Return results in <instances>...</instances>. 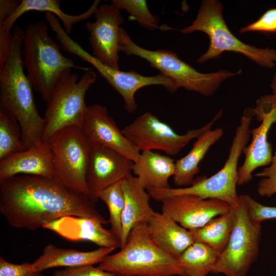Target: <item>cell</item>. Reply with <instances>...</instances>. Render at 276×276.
<instances>
[{
	"instance_id": "13",
	"label": "cell",
	"mask_w": 276,
	"mask_h": 276,
	"mask_svg": "<svg viewBox=\"0 0 276 276\" xmlns=\"http://www.w3.org/2000/svg\"><path fill=\"white\" fill-rule=\"evenodd\" d=\"M254 116L261 122L250 130L251 140L243 149L245 159L238 168V185L249 182L257 168L269 165L272 158L271 144L267 140L271 126L276 123V95H266L257 100L253 108Z\"/></svg>"
},
{
	"instance_id": "7",
	"label": "cell",
	"mask_w": 276,
	"mask_h": 276,
	"mask_svg": "<svg viewBox=\"0 0 276 276\" xmlns=\"http://www.w3.org/2000/svg\"><path fill=\"white\" fill-rule=\"evenodd\" d=\"M222 9V4L218 1H203L192 24L179 30L183 34L201 31L209 37V49L198 58L197 63L201 64L219 58L223 52L228 51L241 53L264 67H274L276 50L258 48L240 40L228 28L223 17Z\"/></svg>"
},
{
	"instance_id": "27",
	"label": "cell",
	"mask_w": 276,
	"mask_h": 276,
	"mask_svg": "<svg viewBox=\"0 0 276 276\" xmlns=\"http://www.w3.org/2000/svg\"><path fill=\"white\" fill-rule=\"evenodd\" d=\"M219 256L208 246L194 242L176 260L185 276H207L212 273Z\"/></svg>"
},
{
	"instance_id": "16",
	"label": "cell",
	"mask_w": 276,
	"mask_h": 276,
	"mask_svg": "<svg viewBox=\"0 0 276 276\" xmlns=\"http://www.w3.org/2000/svg\"><path fill=\"white\" fill-rule=\"evenodd\" d=\"M134 162L107 148H92L86 174L88 196L94 202L106 189L132 174Z\"/></svg>"
},
{
	"instance_id": "4",
	"label": "cell",
	"mask_w": 276,
	"mask_h": 276,
	"mask_svg": "<svg viewBox=\"0 0 276 276\" xmlns=\"http://www.w3.org/2000/svg\"><path fill=\"white\" fill-rule=\"evenodd\" d=\"M98 267L116 276H185L176 259L152 241L147 224L135 226L125 245L107 256Z\"/></svg>"
},
{
	"instance_id": "5",
	"label": "cell",
	"mask_w": 276,
	"mask_h": 276,
	"mask_svg": "<svg viewBox=\"0 0 276 276\" xmlns=\"http://www.w3.org/2000/svg\"><path fill=\"white\" fill-rule=\"evenodd\" d=\"M254 116L253 108H246L237 127L228 157L223 167L209 177L194 179L190 186L157 189L155 197L162 201L179 195H193L204 199L222 201L231 207L239 203L240 195L237 192L238 181V164L239 158L247 146L250 136V124Z\"/></svg>"
},
{
	"instance_id": "34",
	"label": "cell",
	"mask_w": 276,
	"mask_h": 276,
	"mask_svg": "<svg viewBox=\"0 0 276 276\" xmlns=\"http://www.w3.org/2000/svg\"><path fill=\"white\" fill-rule=\"evenodd\" d=\"M0 276H42L37 271L32 263L25 262L20 264L8 262L0 257Z\"/></svg>"
},
{
	"instance_id": "35",
	"label": "cell",
	"mask_w": 276,
	"mask_h": 276,
	"mask_svg": "<svg viewBox=\"0 0 276 276\" xmlns=\"http://www.w3.org/2000/svg\"><path fill=\"white\" fill-rule=\"evenodd\" d=\"M52 276H116L98 267L86 265L77 267L65 268L55 271Z\"/></svg>"
},
{
	"instance_id": "12",
	"label": "cell",
	"mask_w": 276,
	"mask_h": 276,
	"mask_svg": "<svg viewBox=\"0 0 276 276\" xmlns=\"http://www.w3.org/2000/svg\"><path fill=\"white\" fill-rule=\"evenodd\" d=\"M64 51L78 56L91 64L122 97L125 109L130 113L137 107L135 95L137 90L148 86L160 85L169 92L174 93L178 89L171 79L160 74L154 76H144L135 71H122L110 67L98 60L84 50L73 39H69L64 45Z\"/></svg>"
},
{
	"instance_id": "18",
	"label": "cell",
	"mask_w": 276,
	"mask_h": 276,
	"mask_svg": "<svg viewBox=\"0 0 276 276\" xmlns=\"http://www.w3.org/2000/svg\"><path fill=\"white\" fill-rule=\"evenodd\" d=\"M100 220L91 217L75 216H64L48 222L42 227L55 232L67 240L87 241L100 247H121L119 238L111 229L103 226Z\"/></svg>"
},
{
	"instance_id": "29",
	"label": "cell",
	"mask_w": 276,
	"mask_h": 276,
	"mask_svg": "<svg viewBox=\"0 0 276 276\" xmlns=\"http://www.w3.org/2000/svg\"><path fill=\"white\" fill-rule=\"evenodd\" d=\"M99 199L107 206L109 213V223L111 230L119 238L122 234V217L124 207L125 198L121 182H117L104 190Z\"/></svg>"
},
{
	"instance_id": "17",
	"label": "cell",
	"mask_w": 276,
	"mask_h": 276,
	"mask_svg": "<svg viewBox=\"0 0 276 276\" xmlns=\"http://www.w3.org/2000/svg\"><path fill=\"white\" fill-rule=\"evenodd\" d=\"M161 202L162 213L188 230L203 226L213 218L227 213L232 208L219 200L193 195L173 196Z\"/></svg>"
},
{
	"instance_id": "30",
	"label": "cell",
	"mask_w": 276,
	"mask_h": 276,
	"mask_svg": "<svg viewBox=\"0 0 276 276\" xmlns=\"http://www.w3.org/2000/svg\"><path fill=\"white\" fill-rule=\"evenodd\" d=\"M110 4L120 10H125L132 20L144 27L149 30L159 28L158 18L150 12L146 1L112 0Z\"/></svg>"
},
{
	"instance_id": "14",
	"label": "cell",
	"mask_w": 276,
	"mask_h": 276,
	"mask_svg": "<svg viewBox=\"0 0 276 276\" xmlns=\"http://www.w3.org/2000/svg\"><path fill=\"white\" fill-rule=\"evenodd\" d=\"M94 16L95 20L85 26L89 33L93 55L102 63L119 70V32L124 21L121 10L111 4L100 5Z\"/></svg>"
},
{
	"instance_id": "2",
	"label": "cell",
	"mask_w": 276,
	"mask_h": 276,
	"mask_svg": "<svg viewBox=\"0 0 276 276\" xmlns=\"http://www.w3.org/2000/svg\"><path fill=\"white\" fill-rule=\"evenodd\" d=\"M24 33L20 26L15 27L10 52L0 68V111L18 122L27 149L42 141L44 121L37 110L32 85L24 71Z\"/></svg>"
},
{
	"instance_id": "8",
	"label": "cell",
	"mask_w": 276,
	"mask_h": 276,
	"mask_svg": "<svg viewBox=\"0 0 276 276\" xmlns=\"http://www.w3.org/2000/svg\"><path fill=\"white\" fill-rule=\"evenodd\" d=\"M78 80L74 73L62 77L52 90L47 101L43 118L42 141L48 140L57 131L67 127H81L87 106L85 95L97 80L91 68Z\"/></svg>"
},
{
	"instance_id": "1",
	"label": "cell",
	"mask_w": 276,
	"mask_h": 276,
	"mask_svg": "<svg viewBox=\"0 0 276 276\" xmlns=\"http://www.w3.org/2000/svg\"><path fill=\"white\" fill-rule=\"evenodd\" d=\"M0 212L10 225L31 231L68 216L109 223L87 195L54 178L35 175H18L0 181Z\"/></svg>"
},
{
	"instance_id": "31",
	"label": "cell",
	"mask_w": 276,
	"mask_h": 276,
	"mask_svg": "<svg viewBox=\"0 0 276 276\" xmlns=\"http://www.w3.org/2000/svg\"><path fill=\"white\" fill-rule=\"evenodd\" d=\"M255 175L262 177L257 190L259 196L270 197L276 193V148L269 166Z\"/></svg>"
},
{
	"instance_id": "9",
	"label": "cell",
	"mask_w": 276,
	"mask_h": 276,
	"mask_svg": "<svg viewBox=\"0 0 276 276\" xmlns=\"http://www.w3.org/2000/svg\"><path fill=\"white\" fill-rule=\"evenodd\" d=\"M235 221L228 242L219 256L212 273L226 276H246L257 260L261 236V224L250 218L244 195L234 207Z\"/></svg>"
},
{
	"instance_id": "24",
	"label": "cell",
	"mask_w": 276,
	"mask_h": 276,
	"mask_svg": "<svg viewBox=\"0 0 276 276\" xmlns=\"http://www.w3.org/2000/svg\"><path fill=\"white\" fill-rule=\"evenodd\" d=\"M223 135L221 128L208 129L201 134L193 145L190 151L183 157L175 161L173 182L179 188L189 186L200 171V163L210 148Z\"/></svg>"
},
{
	"instance_id": "33",
	"label": "cell",
	"mask_w": 276,
	"mask_h": 276,
	"mask_svg": "<svg viewBox=\"0 0 276 276\" xmlns=\"http://www.w3.org/2000/svg\"><path fill=\"white\" fill-rule=\"evenodd\" d=\"M276 33V8L267 10L258 20L242 28L239 32Z\"/></svg>"
},
{
	"instance_id": "19",
	"label": "cell",
	"mask_w": 276,
	"mask_h": 276,
	"mask_svg": "<svg viewBox=\"0 0 276 276\" xmlns=\"http://www.w3.org/2000/svg\"><path fill=\"white\" fill-rule=\"evenodd\" d=\"M21 174L54 179L53 154L47 141L0 160V181Z\"/></svg>"
},
{
	"instance_id": "28",
	"label": "cell",
	"mask_w": 276,
	"mask_h": 276,
	"mask_svg": "<svg viewBox=\"0 0 276 276\" xmlns=\"http://www.w3.org/2000/svg\"><path fill=\"white\" fill-rule=\"evenodd\" d=\"M26 149L18 122L0 111V160Z\"/></svg>"
},
{
	"instance_id": "3",
	"label": "cell",
	"mask_w": 276,
	"mask_h": 276,
	"mask_svg": "<svg viewBox=\"0 0 276 276\" xmlns=\"http://www.w3.org/2000/svg\"><path fill=\"white\" fill-rule=\"evenodd\" d=\"M42 21L29 24L25 31L22 58L26 75L33 89L47 102L59 80L71 73L72 68L86 71L88 67L78 66L73 60L64 56L61 45L50 36V28Z\"/></svg>"
},
{
	"instance_id": "20",
	"label": "cell",
	"mask_w": 276,
	"mask_h": 276,
	"mask_svg": "<svg viewBox=\"0 0 276 276\" xmlns=\"http://www.w3.org/2000/svg\"><path fill=\"white\" fill-rule=\"evenodd\" d=\"M125 203L122 217L120 248L127 241L132 229L137 225L147 224L155 211L150 204L147 190L132 174L121 181Z\"/></svg>"
},
{
	"instance_id": "36",
	"label": "cell",
	"mask_w": 276,
	"mask_h": 276,
	"mask_svg": "<svg viewBox=\"0 0 276 276\" xmlns=\"http://www.w3.org/2000/svg\"><path fill=\"white\" fill-rule=\"evenodd\" d=\"M21 1L1 0L0 21H5L16 10Z\"/></svg>"
},
{
	"instance_id": "22",
	"label": "cell",
	"mask_w": 276,
	"mask_h": 276,
	"mask_svg": "<svg viewBox=\"0 0 276 276\" xmlns=\"http://www.w3.org/2000/svg\"><path fill=\"white\" fill-rule=\"evenodd\" d=\"M116 249L100 247L97 249L82 251L76 249L59 248L48 244L42 254L32 263L34 268L41 272L49 268L66 267H77L100 263Z\"/></svg>"
},
{
	"instance_id": "6",
	"label": "cell",
	"mask_w": 276,
	"mask_h": 276,
	"mask_svg": "<svg viewBox=\"0 0 276 276\" xmlns=\"http://www.w3.org/2000/svg\"><path fill=\"white\" fill-rule=\"evenodd\" d=\"M119 50L127 56H136L147 61L160 74L173 80L178 88L185 89L210 96L228 78L239 75L236 72L221 70L210 73H202L180 59L172 51L150 50L136 44L126 31L121 27L119 32Z\"/></svg>"
},
{
	"instance_id": "23",
	"label": "cell",
	"mask_w": 276,
	"mask_h": 276,
	"mask_svg": "<svg viewBox=\"0 0 276 276\" xmlns=\"http://www.w3.org/2000/svg\"><path fill=\"white\" fill-rule=\"evenodd\" d=\"M175 171V161L171 157L151 150L140 153L132 172L147 190L170 187L169 178Z\"/></svg>"
},
{
	"instance_id": "37",
	"label": "cell",
	"mask_w": 276,
	"mask_h": 276,
	"mask_svg": "<svg viewBox=\"0 0 276 276\" xmlns=\"http://www.w3.org/2000/svg\"><path fill=\"white\" fill-rule=\"evenodd\" d=\"M270 86L272 90L273 94L276 95V72L273 76Z\"/></svg>"
},
{
	"instance_id": "25",
	"label": "cell",
	"mask_w": 276,
	"mask_h": 276,
	"mask_svg": "<svg viewBox=\"0 0 276 276\" xmlns=\"http://www.w3.org/2000/svg\"><path fill=\"white\" fill-rule=\"evenodd\" d=\"M61 1L59 0H22L14 12L5 21H0V28L10 32L15 21L25 13L36 11L45 12L55 15L63 23L64 29L70 34L73 26L90 18L100 5V1L96 0L90 8L78 15H70L60 8Z\"/></svg>"
},
{
	"instance_id": "15",
	"label": "cell",
	"mask_w": 276,
	"mask_h": 276,
	"mask_svg": "<svg viewBox=\"0 0 276 276\" xmlns=\"http://www.w3.org/2000/svg\"><path fill=\"white\" fill-rule=\"evenodd\" d=\"M81 129L92 148L112 149L136 162L140 155L108 113L106 106H87Z\"/></svg>"
},
{
	"instance_id": "10",
	"label": "cell",
	"mask_w": 276,
	"mask_h": 276,
	"mask_svg": "<svg viewBox=\"0 0 276 276\" xmlns=\"http://www.w3.org/2000/svg\"><path fill=\"white\" fill-rule=\"evenodd\" d=\"M47 142L53 154L54 179L88 196L86 174L91 147L81 128H64Z\"/></svg>"
},
{
	"instance_id": "21",
	"label": "cell",
	"mask_w": 276,
	"mask_h": 276,
	"mask_svg": "<svg viewBox=\"0 0 276 276\" xmlns=\"http://www.w3.org/2000/svg\"><path fill=\"white\" fill-rule=\"evenodd\" d=\"M147 226L154 243L176 259L194 242L189 230L163 213L154 212Z\"/></svg>"
},
{
	"instance_id": "11",
	"label": "cell",
	"mask_w": 276,
	"mask_h": 276,
	"mask_svg": "<svg viewBox=\"0 0 276 276\" xmlns=\"http://www.w3.org/2000/svg\"><path fill=\"white\" fill-rule=\"evenodd\" d=\"M222 114L220 110L203 126L188 130L183 134L176 132L168 124L150 112L141 114L122 129L124 135L140 152L158 150L170 155H175L191 141L197 139Z\"/></svg>"
},
{
	"instance_id": "26",
	"label": "cell",
	"mask_w": 276,
	"mask_h": 276,
	"mask_svg": "<svg viewBox=\"0 0 276 276\" xmlns=\"http://www.w3.org/2000/svg\"><path fill=\"white\" fill-rule=\"evenodd\" d=\"M234 208L212 219L203 226L189 230L194 242L202 243L219 256L228 242L234 225Z\"/></svg>"
},
{
	"instance_id": "32",
	"label": "cell",
	"mask_w": 276,
	"mask_h": 276,
	"mask_svg": "<svg viewBox=\"0 0 276 276\" xmlns=\"http://www.w3.org/2000/svg\"><path fill=\"white\" fill-rule=\"evenodd\" d=\"M244 196L249 217L253 222L261 224L264 220L276 219V206L264 205L248 195Z\"/></svg>"
}]
</instances>
